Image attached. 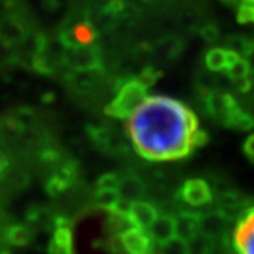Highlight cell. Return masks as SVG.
<instances>
[{
    "mask_svg": "<svg viewBox=\"0 0 254 254\" xmlns=\"http://www.w3.org/2000/svg\"><path fill=\"white\" fill-rule=\"evenodd\" d=\"M127 136L140 157L148 161H177L208 143L193 110L164 95L148 96L127 119Z\"/></svg>",
    "mask_w": 254,
    "mask_h": 254,
    "instance_id": "6da1fadb",
    "label": "cell"
},
{
    "mask_svg": "<svg viewBox=\"0 0 254 254\" xmlns=\"http://www.w3.org/2000/svg\"><path fill=\"white\" fill-rule=\"evenodd\" d=\"M147 86L137 78L128 79L119 85L116 98L106 106V115L113 119H128L144 102L147 95Z\"/></svg>",
    "mask_w": 254,
    "mask_h": 254,
    "instance_id": "7a4b0ae2",
    "label": "cell"
},
{
    "mask_svg": "<svg viewBox=\"0 0 254 254\" xmlns=\"http://www.w3.org/2000/svg\"><path fill=\"white\" fill-rule=\"evenodd\" d=\"M177 200L184 208L198 210L213 203L215 195L206 180L190 178L182 182L180 190H177Z\"/></svg>",
    "mask_w": 254,
    "mask_h": 254,
    "instance_id": "3957f363",
    "label": "cell"
},
{
    "mask_svg": "<svg viewBox=\"0 0 254 254\" xmlns=\"http://www.w3.org/2000/svg\"><path fill=\"white\" fill-rule=\"evenodd\" d=\"M48 254H75L72 220L64 213H57L53 237L48 243Z\"/></svg>",
    "mask_w": 254,
    "mask_h": 254,
    "instance_id": "277c9868",
    "label": "cell"
},
{
    "mask_svg": "<svg viewBox=\"0 0 254 254\" xmlns=\"http://www.w3.org/2000/svg\"><path fill=\"white\" fill-rule=\"evenodd\" d=\"M235 222L227 218L219 209H209L200 212L199 233L212 237L215 240H223L229 237L230 226Z\"/></svg>",
    "mask_w": 254,
    "mask_h": 254,
    "instance_id": "5b68a950",
    "label": "cell"
},
{
    "mask_svg": "<svg viewBox=\"0 0 254 254\" xmlns=\"http://www.w3.org/2000/svg\"><path fill=\"white\" fill-rule=\"evenodd\" d=\"M239 105L230 93L226 92L210 91L203 96V108L213 120L219 122L220 125H225L229 115Z\"/></svg>",
    "mask_w": 254,
    "mask_h": 254,
    "instance_id": "8992f818",
    "label": "cell"
},
{
    "mask_svg": "<svg viewBox=\"0 0 254 254\" xmlns=\"http://www.w3.org/2000/svg\"><path fill=\"white\" fill-rule=\"evenodd\" d=\"M232 242L237 254H254V205L236 223Z\"/></svg>",
    "mask_w": 254,
    "mask_h": 254,
    "instance_id": "52a82bcc",
    "label": "cell"
},
{
    "mask_svg": "<svg viewBox=\"0 0 254 254\" xmlns=\"http://www.w3.org/2000/svg\"><path fill=\"white\" fill-rule=\"evenodd\" d=\"M119 240L126 254H151L154 249V242L141 227H130L119 235Z\"/></svg>",
    "mask_w": 254,
    "mask_h": 254,
    "instance_id": "ba28073f",
    "label": "cell"
},
{
    "mask_svg": "<svg viewBox=\"0 0 254 254\" xmlns=\"http://www.w3.org/2000/svg\"><path fill=\"white\" fill-rule=\"evenodd\" d=\"M199 216L200 212L193 209L181 208L174 213L175 227H177V237L185 242H190L192 237L199 233Z\"/></svg>",
    "mask_w": 254,
    "mask_h": 254,
    "instance_id": "9c48e42d",
    "label": "cell"
},
{
    "mask_svg": "<svg viewBox=\"0 0 254 254\" xmlns=\"http://www.w3.org/2000/svg\"><path fill=\"white\" fill-rule=\"evenodd\" d=\"M154 245L160 246L170 242L171 239L177 237V227H175V218L174 213H160L158 218L147 229Z\"/></svg>",
    "mask_w": 254,
    "mask_h": 254,
    "instance_id": "30bf717a",
    "label": "cell"
},
{
    "mask_svg": "<svg viewBox=\"0 0 254 254\" xmlns=\"http://www.w3.org/2000/svg\"><path fill=\"white\" fill-rule=\"evenodd\" d=\"M128 215L133 220L134 226L141 227L147 230L148 227L151 226V223L154 222L155 219L158 218L160 210L155 206L153 202L145 199H140L130 203L128 208Z\"/></svg>",
    "mask_w": 254,
    "mask_h": 254,
    "instance_id": "8fae6325",
    "label": "cell"
},
{
    "mask_svg": "<svg viewBox=\"0 0 254 254\" xmlns=\"http://www.w3.org/2000/svg\"><path fill=\"white\" fill-rule=\"evenodd\" d=\"M240 57L242 55L237 54L236 51H233L230 48L213 47L205 55V65L212 72H225L227 66H230L232 64L236 63Z\"/></svg>",
    "mask_w": 254,
    "mask_h": 254,
    "instance_id": "7c38bea8",
    "label": "cell"
},
{
    "mask_svg": "<svg viewBox=\"0 0 254 254\" xmlns=\"http://www.w3.org/2000/svg\"><path fill=\"white\" fill-rule=\"evenodd\" d=\"M118 190L122 199L128 203H133L144 198V195L147 193V185L138 175L127 174V175H122Z\"/></svg>",
    "mask_w": 254,
    "mask_h": 254,
    "instance_id": "4fadbf2b",
    "label": "cell"
},
{
    "mask_svg": "<svg viewBox=\"0 0 254 254\" xmlns=\"http://www.w3.org/2000/svg\"><path fill=\"white\" fill-rule=\"evenodd\" d=\"M37 230L28 223H11L4 230V242L7 246L26 247L36 239Z\"/></svg>",
    "mask_w": 254,
    "mask_h": 254,
    "instance_id": "5bb4252c",
    "label": "cell"
},
{
    "mask_svg": "<svg viewBox=\"0 0 254 254\" xmlns=\"http://www.w3.org/2000/svg\"><path fill=\"white\" fill-rule=\"evenodd\" d=\"M122 196L118 190H95L93 193V205L96 209L105 212L118 210L122 205Z\"/></svg>",
    "mask_w": 254,
    "mask_h": 254,
    "instance_id": "9a60e30c",
    "label": "cell"
},
{
    "mask_svg": "<svg viewBox=\"0 0 254 254\" xmlns=\"http://www.w3.org/2000/svg\"><path fill=\"white\" fill-rule=\"evenodd\" d=\"M223 126L236 130V131H247V130L254 128V118L249 112H246L240 105H237L233 112L229 115Z\"/></svg>",
    "mask_w": 254,
    "mask_h": 254,
    "instance_id": "2e32d148",
    "label": "cell"
},
{
    "mask_svg": "<svg viewBox=\"0 0 254 254\" xmlns=\"http://www.w3.org/2000/svg\"><path fill=\"white\" fill-rule=\"evenodd\" d=\"M225 73L232 82L240 81V79H245V78H250L252 66H250V63L246 60L245 57H240L236 63H233L230 66H227Z\"/></svg>",
    "mask_w": 254,
    "mask_h": 254,
    "instance_id": "e0dca14e",
    "label": "cell"
},
{
    "mask_svg": "<svg viewBox=\"0 0 254 254\" xmlns=\"http://www.w3.org/2000/svg\"><path fill=\"white\" fill-rule=\"evenodd\" d=\"M158 254H190V246L188 242L174 237L170 242L158 246Z\"/></svg>",
    "mask_w": 254,
    "mask_h": 254,
    "instance_id": "ac0fdd59",
    "label": "cell"
},
{
    "mask_svg": "<svg viewBox=\"0 0 254 254\" xmlns=\"http://www.w3.org/2000/svg\"><path fill=\"white\" fill-rule=\"evenodd\" d=\"M122 175L118 173L103 174L96 181V188L95 190H119Z\"/></svg>",
    "mask_w": 254,
    "mask_h": 254,
    "instance_id": "d6986e66",
    "label": "cell"
},
{
    "mask_svg": "<svg viewBox=\"0 0 254 254\" xmlns=\"http://www.w3.org/2000/svg\"><path fill=\"white\" fill-rule=\"evenodd\" d=\"M161 75H163V72L155 69L154 66H147V68H144L141 72L138 73L137 79L141 82L143 85H145L147 88H150V86H153L155 82L161 78Z\"/></svg>",
    "mask_w": 254,
    "mask_h": 254,
    "instance_id": "ffe728a7",
    "label": "cell"
},
{
    "mask_svg": "<svg viewBox=\"0 0 254 254\" xmlns=\"http://www.w3.org/2000/svg\"><path fill=\"white\" fill-rule=\"evenodd\" d=\"M237 21L240 24L254 23V4L242 3L237 9Z\"/></svg>",
    "mask_w": 254,
    "mask_h": 254,
    "instance_id": "44dd1931",
    "label": "cell"
},
{
    "mask_svg": "<svg viewBox=\"0 0 254 254\" xmlns=\"http://www.w3.org/2000/svg\"><path fill=\"white\" fill-rule=\"evenodd\" d=\"M200 37L208 43H215L219 38V28L215 24H205L200 28Z\"/></svg>",
    "mask_w": 254,
    "mask_h": 254,
    "instance_id": "7402d4cb",
    "label": "cell"
},
{
    "mask_svg": "<svg viewBox=\"0 0 254 254\" xmlns=\"http://www.w3.org/2000/svg\"><path fill=\"white\" fill-rule=\"evenodd\" d=\"M242 148H243V154L246 158L252 164H254V133L246 138Z\"/></svg>",
    "mask_w": 254,
    "mask_h": 254,
    "instance_id": "603a6c76",
    "label": "cell"
},
{
    "mask_svg": "<svg viewBox=\"0 0 254 254\" xmlns=\"http://www.w3.org/2000/svg\"><path fill=\"white\" fill-rule=\"evenodd\" d=\"M233 85H235V88H236L237 91L242 92V93H246V92H249L252 89V86H253V82L250 78H245V79H240V81L233 82Z\"/></svg>",
    "mask_w": 254,
    "mask_h": 254,
    "instance_id": "cb8c5ba5",
    "label": "cell"
},
{
    "mask_svg": "<svg viewBox=\"0 0 254 254\" xmlns=\"http://www.w3.org/2000/svg\"><path fill=\"white\" fill-rule=\"evenodd\" d=\"M7 165H9V163H7V158L4 157V154H1V153H0V177H1V175H4L6 170H7Z\"/></svg>",
    "mask_w": 254,
    "mask_h": 254,
    "instance_id": "d4e9b609",
    "label": "cell"
},
{
    "mask_svg": "<svg viewBox=\"0 0 254 254\" xmlns=\"http://www.w3.org/2000/svg\"><path fill=\"white\" fill-rule=\"evenodd\" d=\"M243 3H247V4H254V0H243Z\"/></svg>",
    "mask_w": 254,
    "mask_h": 254,
    "instance_id": "484cf974",
    "label": "cell"
}]
</instances>
